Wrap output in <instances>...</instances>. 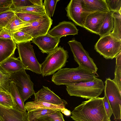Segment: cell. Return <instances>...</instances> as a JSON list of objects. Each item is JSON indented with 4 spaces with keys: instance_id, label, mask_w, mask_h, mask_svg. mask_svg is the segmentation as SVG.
Instances as JSON below:
<instances>
[{
    "instance_id": "d6a6232c",
    "label": "cell",
    "mask_w": 121,
    "mask_h": 121,
    "mask_svg": "<svg viewBox=\"0 0 121 121\" xmlns=\"http://www.w3.org/2000/svg\"><path fill=\"white\" fill-rule=\"evenodd\" d=\"M58 0H44L43 6L47 15L49 17H52L56 4Z\"/></svg>"
},
{
    "instance_id": "ffe728a7",
    "label": "cell",
    "mask_w": 121,
    "mask_h": 121,
    "mask_svg": "<svg viewBox=\"0 0 121 121\" xmlns=\"http://www.w3.org/2000/svg\"><path fill=\"white\" fill-rule=\"evenodd\" d=\"M113 12L109 11L107 13L99 29L98 35L100 37L109 34L112 32L113 28Z\"/></svg>"
},
{
    "instance_id": "5bb4252c",
    "label": "cell",
    "mask_w": 121,
    "mask_h": 121,
    "mask_svg": "<svg viewBox=\"0 0 121 121\" xmlns=\"http://www.w3.org/2000/svg\"><path fill=\"white\" fill-rule=\"evenodd\" d=\"M78 30L73 23L70 22L63 21L59 23L49 31L48 34L53 37L61 38L63 36L78 35Z\"/></svg>"
},
{
    "instance_id": "5b68a950",
    "label": "cell",
    "mask_w": 121,
    "mask_h": 121,
    "mask_svg": "<svg viewBox=\"0 0 121 121\" xmlns=\"http://www.w3.org/2000/svg\"><path fill=\"white\" fill-rule=\"evenodd\" d=\"M19 56L24 69L39 74H41V66L35 55L30 41L17 44Z\"/></svg>"
},
{
    "instance_id": "d4e9b609",
    "label": "cell",
    "mask_w": 121,
    "mask_h": 121,
    "mask_svg": "<svg viewBox=\"0 0 121 121\" xmlns=\"http://www.w3.org/2000/svg\"><path fill=\"white\" fill-rule=\"evenodd\" d=\"M116 59V65L114 72V78L112 80L118 87L121 93V51L117 55Z\"/></svg>"
},
{
    "instance_id": "484cf974",
    "label": "cell",
    "mask_w": 121,
    "mask_h": 121,
    "mask_svg": "<svg viewBox=\"0 0 121 121\" xmlns=\"http://www.w3.org/2000/svg\"><path fill=\"white\" fill-rule=\"evenodd\" d=\"M15 12L34 13L46 14L44 6L33 5L21 8H11Z\"/></svg>"
},
{
    "instance_id": "4fadbf2b",
    "label": "cell",
    "mask_w": 121,
    "mask_h": 121,
    "mask_svg": "<svg viewBox=\"0 0 121 121\" xmlns=\"http://www.w3.org/2000/svg\"><path fill=\"white\" fill-rule=\"evenodd\" d=\"M0 117L3 121H29L27 112L8 108L0 104Z\"/></svg>"
},
{
    "instance_id": "f35d334b",
    "label": "cell",
    "mask_w": 121,
    "mask_h": 121,
    "mask_svg": "<svg viewBox=\"0 0 121 121\" xmlns=\"http://www.w3.org/2000/svg\"><path fill=\"white\" fill-rule=\"evenodd\" d=\"M33 5L40 6H43V3L42 0H30Z\"/></svg>"
},
{
    "instance_id": "9c48e42d",
    "label": "cell",
    "mask_w": 121,
    "mask_h": 121,
    "mask_svg": "<svg viewBox=\"0 0 121 121\" xmlns=\"http://www.w3.org/2000/svg\"><path fill=\"white\" fill-rule=\"evenodd\" d=\"M52 23V20L46 15L42 18L29 23V26L20 29L15 32L21 31L29 35L33 39L47 33Z\"/></svg>"
},
{
    "instance_id": "2e32d148",
    "label": "cell",
    "mask_w": 121,
    "mask_h": 121,
    "mask_svg": "<svg viewBox=\"0 0 121 121\" xmlns=\"http://www.w3.org/2000/svg\"><path fill=\"white\" fill-rule=\"evenodd\" d=\"M81 1L83 11L87 16L94 12H109L105 0H81Z\"/></svg>"
},
{
    "instance_id": "d590c367",
    "label": "cell",
    "mask_w": 121,
    "mask_h": 121,
    "mask_svg": "<svg viewBox=\"0 0 121 121\" xmlns=\"http://www.w3.org/2000/svg\"><path fill=\"white\" fill-rule=\"evenodd\" d=\"M104 105L108 118L110 119V117L112 114V111L111 106L107 99L106 95L103 97Z\"/></svg>"
},
{
    "instance_id": "83f0119b",
    "label": "cell",
    "mask_w": 121,
    "mask_h": 121,
    "mask_svg": "<svg viewBox=\"0 0 121 121\" xmlns=\"http://www.w3.org/2000/svg\"><path fill=\"white\" fill-rule=\"evenodd\" d=\"M28 23L23 22L15 15L4 28L12 33L24 27L25 24Z\"/></svg>"
},
{
    "instance_id": "7a4b0ae2",
    "label": "cell",
    "mask_w": 121,
    "mask_h": 121,
    "mask_svg": "<svg viewBox=\"0 0 121 121\" xmlns=\"http://www.w3.org/2000/svg\"><path fill=\"white\" fill-rule=\"evenodd\" d=\"M99 76L94 72L79 66L75 68H62L54 73L52 81L57 85H66L81 82L92 80Z\"/></svg>"
},
{
    "instance_id": "f1b7e54d",
    "label": "cell",
    "mask_w": 121,
    "mask_h": 121,
    "mask_svg": "<svg viewBox=\"0 0 121 121\" xmlns=\"http://www.w3.org/2000/svg\"><path fill=\"white\" fill-rule=\"evenodd\" d=\"M12 10L0 13V26L4 28L13 18L15 15Z\"/></svg>"
},
{
    "instance_id": "4dcf8cb0",
    "label": "cell",
    "mask_w": 121,
    "mask_h": 121,
    "mask_svg": "<svg viewBox=\"0 0 121 121\" xmlns=\"http://www.w3.org/2000/svg\"><path fill=\"white\" fill-rule=\"evenodd\" d=\"M10 74L0 70V90L9 92L8 90L11 80Z\"/></svg>"
},
{
    "instance_id": "b9f144b4",
    "label": "cell",
    "mask_w": 121,
    "mask_h": 121,
    "mask_svg": "<svg viewBox=\"0 0 121 121\" xmlns=\"http://www.w3.org/2000/svg\"><path fill=\"white\" fill-rule=\"evenodd\" d=\"M3 28L0 26V33Z\"/></svg>"
},
{
    "instance_id": "30bf717a",
    "label": "cell",
    "mask_w": 121,
    "mask_h": 121,
    "mask_svg": "<svg viewBox=\"0 0 121 121\" xmlns=\"http://www.w3.org/2000/svg\"><path fill=\"white\" fill-rule=\"evenodd\" d=\"M67 16L77 26L83 27L86 15L83 11L81 0H71L65 8Z\"/></svg>"
},
{
    "instance_id": "3957f363",
    "label": "cell",
    "mask_w": 121,
    "mask_h": 121,
    "mask_svg": "<svg viewBox=\"0 0 121 121\" xmlns=\"http://www.w3.org/2000/svg\"><path fill=\"white\" fill-rule=\"evenodd\" d=\"M66 86V91L70 96L87 99L98 97L104 88L103 81L97 78L92 81L79 82Z\"/></svg>"
},
{
    "instance_id": "8992f818",
    "label": "cell",
    "mask_w": 121,
    "mask_h": 121,
    "mask_svg": "<svg viewBox=\"0 0 121 121\" xmlns=\"http://www.w3.org/2000/svg\"><path fill=\"white\" fill-rule=\"evenodd\" d=\"M94 49L107 59H112L121 51V40L111 34L100 37L94 46Z\"/></svg>"
},
{
    "instance_id": "60d3db41",
    "label": "cell",
    "mask_w": 121,
    "mask_h": 121,
    "mask_svg": "<svg viewBox=\"0 0 121 121\" xmlns=\"http://www.w3.org/2000/svg\"><path fill=\"white\" fill-rule=\"evenodd\" d=\"M12 10L11 7H5L0 8V13L5 11Z\"/></svg>"
},
{
    "instance_id": "cb8c5ba5",
    "label": "cell",
    "mask_w": 121,
    "mask_h": 121,
    "mask_svg": "<svg viewBox=\"0 0 121 121\" xmlns=\"http://www.w3.org/2000/svg\"><path fill=\"white\" fill-rule=\"evenodd\" d=\"M0 104L10 108H16L17 106L14 99L10 93L0 90Z\"/></svg>"
},
{
    "instance_id": "52a82bcc",
    "label": "cell",
    "mask_w": 121,
    "mask_h": 121,
    "mask_svg": "<svg viewBox=\"0 0 121 121\" xmlns=\"http://www.w3.org/2000/svg\"><path fill=\"white\" fill-rule=\"evenodd\" d=\"M75 60L79 66L91 71L96 72L98 68L93 59L83 48L82 44L74 39L68 41Z\"/></svg>"
},
{
    "instance_id": "8fae6325",
    "label": "cell",
    "mask_w": 121,
    "mask_h": 121,
    "mask_svg": "<svg viewBox=\"0 0 121 121\" xmlns=\"http://www.w3.org/2000/svg\"><path fill=\"white\" fill-rule=\"evenodd\" d=\"M60 38L53 37L48 33L45 35L33 39L32 41L38 47L42 52L48 54L58 47Z\"/></svg>"
},
{
    "instance_id": "e575fe53",
    "label": "cell",
    "mask_w": 121,
    "mask_h": 121,
    "mask_svg": "<svg viewBox=\"0 0 121 121\" xmlns=\"http://www.w3.org/2000/svg\"><path fill=\"white\" fill-rule=\"evenodd\" d=\"M12 4L11 8H18L30 6L33 4L30 0H12Z\"/></svg>"
},
{
    "instance_id": "74e56055",
    "label": "cell",
    "mask_w": 121,
    "mask_h": 121,
    "mask_svg": "<svg viewBox=\"0 0 121 121\" xmlns=\"http://www.w3.org/2000/svg\"><path fill=\"white\" fill-rule=\"evenodd\" d=\"M12 4V0H0V8L5 7H11Z\"/></svg>"
},
{
    "instance_id": "603a6c76",
    "label": "cell",
    "mask_w": 121,
    "mask_h": 121,
    "mask_svg": "<svg viewBox=\"0 0 121 121\" xmlns=\"http://www.w3.org/2000/svg\"><path fill=\"white\" fill-rule=\"evenodd\" d=\"M15 15L23 22L30 23L42 18L46 14L15 12Z\"/></svg>"
},
{
    "instance_id": "ac0fdd59",
    "label": "cell",
    "mask_w": 121,
    "mask_h": 121,
    "mask_svg": "<svg viewBox=\"0 0 121 121\" xmlns=\"http://www.w3.org/2000/svg\"><path fill=\"white\" fill-rule=\"evenodd\" d=\"M16 45L13 39L0 38V64L13 56Z\"/></svg>"
},
{
    "instance_id": "ba28073f",
    "label": "cell",
    "mask_w": 121,
    "mask_h": 121,
    "mask_svg": "<svg viewBox=\"0 0 121 121\" xmlns=\"http://www.w3.org/2000/svg\"><path fill=\"white\" fill-rule=\"evenodd\" d=\"M11 81L15 84L18 92L24 102L35 91L34 89V83L30 79V76L24 69L19 72L10 74Z\"/></svg>"
},
{
    "instance_id": "7c38bea8",
    "label": "cell",
    "mask_w": 121,
    "mask_h": 121,
    "mask_svg": "<svg viewBox=\"0 0 121 121\" xmlns=\"http://www.w3.org/2000/svg\"><path fill=\"white\" fill-rule=\"evenodd\" d=\"M34 100L39 101L56 105H66L68 103L55 94L47 87H43L34 94Z\"/></svg>"
},
{
    "instance_id": "44dd1931",
    "label": "cell",
    "mask_w": 121,
    "mask_h": 121,
    "mask_svg": "<svg viewBox=\"0 0 121 121\" xmlns=\"http://www.w3.org/2000/svg\"><path fill=\"white\" fill-rule=\"evenodd\" d=\"M8 91L11 93L17 105L16 108L21 111L26 112L24 102L18 92L15 84L12 81H11Z\"/></svg>"
},
{
    "instance_id": "ee69618b",
    "label": "cell",
    "mask_w": 121,
    "mask_h": 121,
    "mask_svg": "<svg viewBox=\"0 0 121 121\" xmlns=\"http://www.w3.org/2000/svg\"></svg>"
},
{
    "instance_id": "4316f807",
    "label": "cell",
    "mask_w": 121,
    "mask_h": 121,
    "mask_svg": "<svg viewBox=\"0 0 121 121\" xmlns=\"http://www.w3.org/2000/svg\"><path fill=\"white\" fill-rule=\"evenodd\" d=\"M56 111H58L50 109H42L27 112L29 121H34L39 117L54 113Z\"/></svg>"
},
{
    "instance_id": "8d00e7d4",
    "label": "cell",
    "mask_w": 121,
    "mask_h": 121,
    "mask_svg": "<svg viewBox=\"0 0 121 121\" xmlns=\"http://www.w3.org/2000/svg\"><path fill=\"white\" fill-rule=\"evenodd\" d=\"M0 38L13 40L11 33L4 28L3 29L0 33Z\"/></svg>"
},
{
    "instance_id": "277c9868",
    "label": "cell",
    "mask_w": 121,
    "mask_h": 121,
    "mask_svg": "<svg viewBox=\"0 0 121 121\" xmlns=\"http://www.w3.org/2000/svg\"><path fill=\"white\" fill-rule=\"evenodd\" d=\"M48 54L41 64V74L43 77L53 74L64 67L68 62V52L60 46Z\"/></svg>"
},
{
    "instance_id": "836d02e7",
    "label": "cell",
    "mask_w": 121,
    "mask_h": 121,
    "mask_svg": "<svg viewBox=\"0 0 121 121\" xmlns=\"http://www.w3.org/2000/svg\"><path fill=\"white\" fill-rule=\"evenodd\" d=\"M109 11L121 13V0H105Z\"/></svg>"
},
{
    "instance_id": "7402d4cb",
    "label": "cell",
    "mask_w": 121,
    "mask_h": 121,
    "mask_svg": "<svg viewBox=\"0 0 121 121\" xmlns=\"http://www.w3.org/2000/svg\"><path fill=\"white\" fill-rule=\"evenodd\" d=\"M113 28L110 33L113 36L121 40V13L113 12Z\"/></svg>"
},
{
    "instance_id": "f546056e",
    "label": "cell",
    "mask_w": 121,
    "mask_h": 121,
    "mask_svg": "<svg viewBox=\"0 0 121 121\" xmlns=\"http://www.w3.org/2000/svg\"><path fill=\"white\" fill-rule=\"evenodd\" d=\"M12 39L16 44L32 41L33 38L29 35L19 31L11 33Z\"/></svg>"
},
{
    "instance_id": "ab89813d",
    "label": "cell",
    "mask_w": 121,
    "mask_h": 121,
    "mask_svg": "<svg viewBox=\"0 0 121 121\" xmlns=\"http://www.w3.org/2000/svg\"><path fill=\"white\" fill-rule=\"evenodd\" d=\"M61 112L66 116H70L71 114V112L70 110L65 108L62 110Z\"/></svg>"
},
{
    "instance_id": "9a60e30c",
    "label": "cell",
    "mask_w": 121,
    "mask_h": 121,
    "mask_svg": "<svg viewBox=\"0 0 121 121\" xmlns=\"http://www.w3.org/2000/svg\"><path fill=\"white\" fill-rule=\"evenodd\" d=\"M107 13L96 12L89 14L86 18L83 27L91 33L98 35Z\"/></svg>"
},
{
    "instance_id": "6da1fadb",
    "label": "cell",
    "mask_w": 121,
    "mask_h": 121,
    "mask_svg": "<svg viewBox=\"0 0 121 121\" xmlns=\"http://www.w3.org/2000/svg\"><path fill=\"white\" fill-rule=\"evenodd\" d=\"M103 97H97L83 102L71 112L74 121H111L104 105Z\"/></svg>"
},
{
    "instance_id": "d6986e66",
    "label": "cell",
    "mask_w": 121,
    "mask_h": 121,
    "mask_svg": "<svg viewBox=\"0 0 121 121\" xmlns=\"http://www.w3.org/2000/svg\"><path fill=\"white\" fill-rule=\"evenodd\" d=\"M63 105H56L39 101L34 100L26 103L25 108L28 112L39 109H50L61 112L63 109L65 108Z\"/></svg>"
},
{
    "instance_id": "1f68e13d",
    "label": "cell",
    "mask_w": 121,
    "mask_h": 121,
    "mask_svg": "<svg viewBox=\"0 0 121 121\" xmlns=\"http://www.w3.org/2000/svg\"><path fill=\"white\" fill-rule=\"evenodd\" d=\"M34 121H65L61 112L56 111L51 114L43 116Z\"/></svg>"
},
{
    "instance_id": "7bdbcfd3",
    "label": "cell",
    "mask_w": 121,
    "mask_h": 121,
    "mask_svg": "<svg viewBox=\"0 0 121 121\" xmlns=\"http://www.w3.org/2000/svg\"><path fill=\"white\" fill-rule=\"evenodd\" d=\"M0 121H3L1 118L0 117Z\"/></svg>"
},
{
    "instance_id": "e0dca14e",
    "label": "cell",
    "mask_w": 121,
    "mask_h": 121,
    "mask_svg": "<svg viewBox=\"0 0 121 121\" xmlns=\"http://www.w3.org/2000/svg\"><path fill=\"white\" fill-rule=\"evenodd\" d=\"M18 59L13 56L8 58L0 64V70L10 74L24 69L21 60Z\"/></svg>"
}]
</instances>
